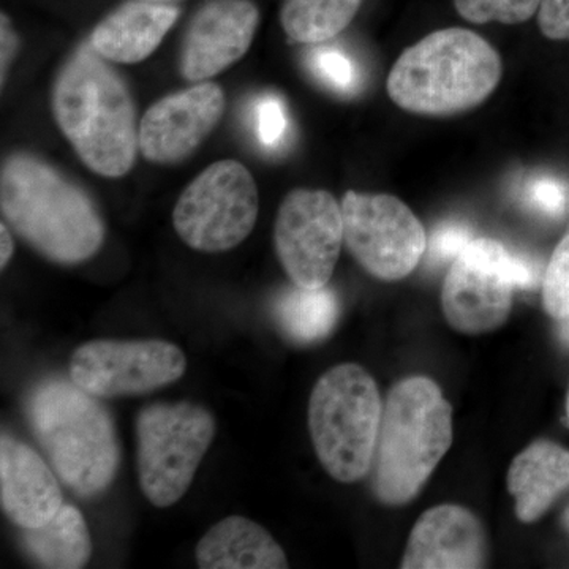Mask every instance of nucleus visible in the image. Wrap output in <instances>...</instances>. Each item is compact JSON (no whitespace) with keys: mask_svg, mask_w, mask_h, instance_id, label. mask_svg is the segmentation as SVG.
<instances>
[{"mask_svg":"<svg viewBox=\"0 0 569 569\" xmlns=\"http://www.w3.org/2000/svg\"><path fill=\"white\" fill-rule=\"evenodd\" d=\"M26 417L63 485L78 497L100 496L121 463L110 411L74 381L48 378L26 400Z\"/></svg>","mask_w":569,"mask_h":569,"instance_id":"3","label":"nucleus"},{"mask_svg":"<svg viewBox=\"0 0 569 569\" xmlns=\"http://www.w3.org/2000/svg\"><path fill=\"white\" fill-rule=\"evenodd\" d=\"M565 523H567V527L569 529V509L567 511V515H565Z\"/></svg>","mask_w":569,"mask_h":569,"instance_id":"34","label":"nucleus"},{"mask_svg":"<svg viewBox=\"0 0 569 569\" xmlns=\"http://www.w3.org/2000/svg\"><path fill=\"white\" fill-rule=\"evenodd\" d=\"M523 198L531 209L549 217H560L569 208V189L567 183L552 176H537L529 179L523 187Z\"/></svg>","mask_w":569,"mask_h":569,"instance_id":"27","label":"nucleus"},{"mask_svg":"<svg viewBox=\"0 0 569 569\" xmlns=\"http://www.w3.org/2000/svg\"><path fill=\"white\" fill-rule=\"evenodd\" d=\"M488 542L473 512L458 505L426 511L411 530L403 569H475L486 567Z\"/></svg>","mask_w":569,"mask_h":569,"instance_id":"15","label":"nucleus"},{"mask_svg":"<svg viewBox=\"0 0 569 569\" xmlns=\"http://www.w3.org/2000/svg\"><path fill=\"white\" fill-rule=\"evenodd\" d=\"M52 111L71 148L93 173L121 178L132 170L140 148L132 96L91 43L74 51L59 71Z\"/></svg>","mask_w":569,"mask_h":569,"instance_id":"1","label":"nucleus"},{"mask_svg":"<svg viewBox=\"0 0 569 569\" xmlns=\"http://www.w3.org/2000/svg\"><path fill=\"white\" fill-rule=\"evenodd\" d=\"M137 468L142 493L157 508L178 503L216 437L211 411L192 402L152 403L137 417Z\"/></svg>","mask_w":569,"mask_h":569,"instance_id":"7","label":"nucleus"},{"mask_svg":"<svg viewBox=\"0 0 569 569\" xmlns=\"http://www.w3.org/2000/svg\"><path fill=\"white\" fill-rule=\"evenodd\" d=\"M274 242L277 257L293 284L326 287L346 242L342 204L326 190H293L277 213Z\"/></svg>","mask_w":569,"mask_h":569,"instance_id":"11","label":"nucleus"},{"mask_svg":"<svg viewBox=\"0 0 569 569\" xmlns=\"http://www.w3.org/2000/svg\"><path fill=\"white\" fill-rule=\"evenodd\" d=\"M21 548L41 568L80 569L92 556L88 523L73 505L37 529H21Z\"/></svg>","mask_w":569,"mask_h":569,"instance_id":"20","label":"nucleus"},{"mask_svg":"<svg viewBox=\"0 0 569 569\" xmlns=\"http://www.w3.org/2000/svg\"><path fill=\"white\" fill-rule=\"evenodd\" d=\"M473 231L467 223L447 222L433 231L427 249L433 263L443 264L455 261L463 249L473 241Z\"/></svg>","mask_w":569,"mask_h":569,"instance_id":"28","label":"nucleus"},{"mask_svg":"<svg viewBox=\"0 0 569 569\" xmlns=\"http://www.w3.org/2000/svg\"><path fill=\"white\" fill-rule=\"evenodd\" d=\"M383 402L361 366L329 369L309 400V430L321 466L339 482L365 478L376 459Z\"/></svg>","mask_w":569,"mask_h":569,"instance_id":"6","label":"nucleus"},{"mask_svg":"<svg viewBox=\"0 0 569 569\" xmlns=\"http://www.w3.org/2000/svg\"><path fill=\"white\" fill-rule=\"evenodd\" d=\"M542 305L556 320L569 316V230L553 250L542 276Z\"/></svg>","mask_w":569,"mask_h":569,"instance_id":"24","label":"nucleus"},{"mask_svg":"<svg viewBox=\"0 0 569 569\" xmlns=\"http://www.w3.org/2000/svg\"><path fill=\"white\" fill-rule=\"evenodd\" d=\"M0 32H2V50H0V67H2V84H6L7 73H9V69L11 66V61H13L14 56H17L18 51V37L14 33L13 28H11L9 18L6 14H2V28H0Z\"/></svg>","mask_w":569,"mask_h":569,"instance_id":"30","label":"nucleus"},{"mask_svg":"<svg viewBox=\"0 0 569 569\" xmlns=\"http://www.w3.org/2000/svg\"><path fill=\"white\" fill-rule=\"evenodd\" d=\"M539 282L541 268L530 258L511 252L496 239H473L445 279V317L456 331L485 335L508 320L516 288L530 290Z\"/></svg>","mask_w":569,"mask_h":569,"instance_id":"8","label":"nucleus"},{"mask_svg":"<svg viewBox=\"0 0 569 569\" xmlns=\"http://www.w3.org/2000/svg\"><path fill=\"white\" fill-rule=\"evenodd\" d=\"M0 238H2V246H0V266L2 269L6 268L7 264L10 263L11 257H13L14 252V242L13 238H11L9 228H7L6 222L0 224Z\"/></svg>","mask_w":569,"mask_h":569,"instance_id":"31","label":"nucleus"},{"mask_svg":"<svg viewBox=\"0 0 569 569\" xmlns=\"http://www.w3.org/2000/svg\"><path fill=\"white\" fill-rule=\"evenodd\" d=\"M361 3L362 0H284L280 21L291 40L323 43L353 21Z\"/></svg>","mask_w":569,"mask_h":569,"instance_id":"22","label":"nucleus"},{"mask_svg":"<svg viewBox=\"0 0 569 569\" xmlns=\"http://www.w3.org/2000/svg\"><path fill=\"white\" fill-rule=\"evenodd\" d=\"M455 6L460 17L473 24H520L538 13L541 0H455Z\"/></svg>","mask_w":569,"mask_h":569,"instance_id":"23","label":"nucleus"},{"mask_svg":"<svg viewBox=\"0 0 569 569\" xmlns=\"http://www.w3.org/2000/svg\"><path fill=\"white\" fill-rule=\"evenodd\" d=\"M257 7L249 0H212L194 14L181 51L182 77L203 81L244 58L257 32Z\"/></svg>","mask_w":569,"mask_h":569,"instance_id":"14","label":"nucleus"},{"mask_svg":"<svg viewBox=\"0 0 569 569\" xmlns=\"http://www.w3.org/2000/svg\"><path fill=\"white\" fill-rule=\"evenodd\" d=\"M176 7L129 2L108 14L91 36L93 50L107 61L138 63L160 47L178 20Z\"/></svg>","mask_w":569,"mask_h":569,"instance_id":"17","label":"nucleus"},{"mask_svg":"<svg viewBox=\"0 0 569 569\" xmlns=\"http://www.w3.org/2000/svg\"><path fill=\"white\" fill-rule=\"evenodd\" d=\"M258 211L260 200L252 173L236 160H220L183 190L176 203L173 224L179 238L198 252H227L249 238Z\"/></svg>","mask_w":569,"mask_h":569,"instance_id":"9","label":"nucleus"},{"mask_svg":"<svg viewBox=\"0 0 569 569\" xmlns=\"http://www.w3.org/2000/svg\"><path fill=\"white\" fill-rule=\"evenodd\" d=\"M501 73L500 56L488 40L449 28L407 48L389 71L387 89L392 102L408 112L458 114L489 99Z\"/></svg>","mask_w":569,"mask_h":569,"instance_id":"4","label":"nucleus"},{"mask_svg":"<svg viewBox=\"0 0 569 569\" xmlns=\"http://www.w3.org/2000/svg\"><path fill=\"white\" fill-rule=\"evenodd\" d=\"M569 489V451L539 440L512 460L508 490L516 498V516L535 522L548 511L561 492Z\"/></svg>","mask_w":569,"mask_h":569,"instance_id":"19","label":"nucleus"},{"mask_svg":"<svg viewBox=\"0 0 569 569\" xmlns=\"http://www.w3.org/2000/svg\"><path fill=\"white\" fill-rule=\"evenodd\" d=\"M567 426L569 427V395L567 400Z\"/></svg>","mask_w":569,"mask_h":569,"instance_id":"33","label":"nucleus"},{"mask_svg":"<svg viewBox=\"0 0 569 569\" xmlns=\"http://www.w3.org/2000/svg\"><path fill=\"white\" fill-rule=\"evenodd\" d=\"M0 505L20 529L44 526L63 505L51 467L36 449L6 432L0 438Z\"/></svg>","mask_w":569,"mask_h":569,"instance_id":"16","label":"nucleus"},{"mask_svg":"<svg viewBox=\"0 0 569 569\" xmlns=\"http://www.w3.org/2000/svg\"><path fill=\"white\" fill-rule=\"evenodd\" d=\"M538 24L550 40H569V0H541Z\"/></svg>","mask_w":569,"mask_h":569,"instance_id":"29","label":"nucleus"},{"mask_svg":"<svg viewBox=\"0 0 569 569\" xmlns=\"http://www.w3.org/2000/svg\"><path fill=\"white\" fill-rule=\"evenodd\" d=\"M224 111V93L216 82L170 93L146 111L140 151L152 163H178L211 134Z\"/></svg>","mask_w":569,"mask_h":569,"instance_id":"13","label":"nucleus"},{"mask_svg":"<svg viewBox=\"0 0 569 569\" xmlns=\"http://www.w3.org/2000/svg\"><path fill=\"white\" fill-rule=\"evenodd\" d=\"M253 126L257 140L269 151L280 148L287 140L290 121L287 107L276 93H264L253 108Z\"/></svg>","mask_w":569,"mask_h":569,"instance_id":"25","label":"nucleus"},{"mask_svg":"<svg viewBox=\"0 0 569 569\" xmlns=\"http://www.w3.org/2000/svg\"><path fill=\"white\" fill-rule=\"evenodd\" d=\"M0 209L26 242L54 263L80 264L103 246L104 223L92 198L31 153H13L3 162Z\"/></svg>","mask_w":569,"mask_h":569,"instance_id":"2","label":"nucleus"},{"mask_svg":"<svg viewBox=\"0 0 569 569\" xmlns=\"http://www.w3.org/2000/svg\"><path fill=\"white\" fill-rule=\"evenodd\" d=\"M187 359L164 340H92L70 359V380L96 397L148 395L186 373Z\"/></svg>","mask_w":569,"mask_h":569,"instance_id":"12","label":"nucleus"},{"mask_svg":"<svg viewBox=\"0 0 569 569\" xmlns=\"http://www.w3.org/2000/svg\"><path fill=\"white\" fill-rule=\"evenodd\" d=\"M560 339L565 346L569 347V316L560 320Z\"/></svg>","mask_w":569,"mask_h":569,"instance_id":"32","label":"nucleus"},{"mask_svg":"<svg viewBox=\"0 0 569 569\" xmlns=\"http://www.w3.org/2000/svg\"><path fill=\"white\" fill-rule=\"evenodd\" d=\"M310 54V67L320 80L336 91H353L358 82V70L346 52L337 48L321 47Z\"/></svg>","mask_w":569,"mask_h":569,"instance_id":"26","label":"nucleus"},{"mask_svg":"<svg viewBox=\"0 0 569 569\" xmlns=\"http://www.w3.org/2000/svg\"><path fill=\"white\" fill-rule=\"evenodd\" d=\"M339 298L328 284L323 288H287L276 299L277 325L296 343H316L331 335L339 318Z\"/></svg>","mask_w":569,"mask_h":569,"instance_id":"21","label":"nucleus"},{"mask_svg":"<svg viewBox=\"0 0 569 569\" xmlns=\"http://www.w3.org/2000/svg\"><path fill=\"white\" fill-rule=\"evenodd\" d=\"M452 443V408L436 381L411 377L389 392L376 449L373 492L403 505L425 488Z\"/></svg>","mask_w":569,"mask_h":569,"instance_id":"5","label":"nucleus"},{"mask_svg":"<svg viewBox=\"0 0 569 569\" xmlns=\"http://www.w3.org/2000/svg\"><path fill=\"white\" fill-rule=\"evenodd\" d=\"M201 569H283L287 556L264 527L230 516L211 527L194 550Z\"/></svg>","mask_w":569,"mask_h":569,"instance_id":"18","label":"nucleus"},{"mask_svg":"<svg viewBox=\"0 0 569 569\" xmlns=\"http://www.w3.org/2000/svg\"><path fill=\"white\" fill-rule=\"evenodd\" d=\"M342 216L348 250L370 276L396 282L411 274L425 257V227L399 198L350 190L342 200Z\"/></svg>","mask_w":569,"mask_h":569,"instance_id":"10","label":"nucleus"}]
</instances>
